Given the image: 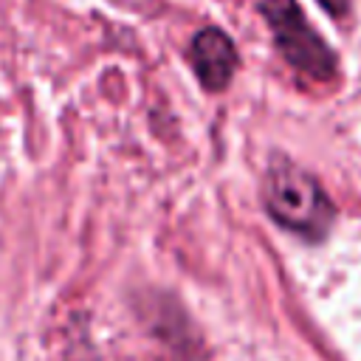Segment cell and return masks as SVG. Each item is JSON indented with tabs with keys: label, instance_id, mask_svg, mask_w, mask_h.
Returning a JSON list of instances; mask_svg holds the SVG:
<instances>
[{
	"label": "cell",
	"instance_id": "cell-2",
	"mask_svg": "<svg viewBox=\"0 0 361 361\" xmlns=\"http://www.w3.org/2000/svg\"><path fill=\"white\" fill-rule=\"evenodd\" d=\"M259 11L268 20L276 51L290 68L313 82H330L338 71V59L327 39L310 25L296 0H259Z\"/></svg>",
	"mask_w": 361,
	"mask_h": 361
},
{
	"label": "cell",
	"instance_id": "cell-1",
	"mask_svg": "<svg viewBox=\"0 0 361 361\" xmlns=\"http://www.w3.org/2000/svg\"><path fill=\"white\" fill-rule=\"evenodd\" d=\"M262 200L282 228L305 240H322L336 220V209L322 183L282 155L274 158L265 172Z\"/></svg>",
	"mask_w": 361,
	"mask_h": 361
},
{
	"label": "cell",
	"instance_id": "cell-4",
	"mask_svg": "<svg viewBox=\"0 0 361 361\" xmlns=\"http://www.w3.org/2000/svg\"><path fill=\"white\" fill-rule=\"evenodd\" d=\"M330 17H347L350 14V6H353V0H316Z\"/></svg>",
	"mask_w": 361,
	"mask_h": 361
},
{
	"label": "cell",
	"instance_id": "cell-3",
	"mask_svg": "<svg viewBox=\"0 0 361 361\" xmlns=\"http://www.w3.org/2000/svg\"><path fill=\"white\" fill-rule=\"evenodd\" d=\"M189 62H192V71H195L197 82L206 90L220 93V90L228 87L240 56H237V48H234V42L226 31H220L214 25H206L189 42Z\"/></svg>",
	"mask_w": 361,
	"mask_h": 361
}]
</instances>
